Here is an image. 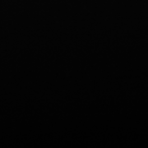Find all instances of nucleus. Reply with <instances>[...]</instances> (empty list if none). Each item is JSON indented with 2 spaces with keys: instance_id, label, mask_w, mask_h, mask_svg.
Here are the masks:
<instances>
[]
</instances>
